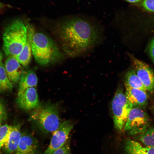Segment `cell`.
<instances>
[{
  "label": "cell",
  "mask_w": 154,
  "mask_h": 154,
  "mask_svg": "<svg viewBox=\"0 0 154 154\" xmlns=\"http://www.w3.org/2000/svg\"><path fill=\"white\" fill-rule=\"evenodd\" d=\"M64 54L70 57L85 56L104 42L103 26L95 21L78 16L68 17L56 28Z\"/></svg>",
  "instance_id": "1"
},
{
  "label": "cell",
  "mask_w": 154,
  "mask_h": 154,
  "mask_svg": "<svg viewBox=\"0 0 154 154\" xmlns=\"http://www.w3.org/2000/svg\"><path fill=\"white\" fill-rule=\"evenodd\" d=\"M32 54L39 65L45 66L60 60L63 54L56 42L40 33H34L32 43Z\"/></svg>",
  "instance_id": "2"
},
{
  "label": "cell",
  "mask_w": 154,
  "mask_h": 154,
  "mask_svg": "<svg viewBox=\"0 0 154 154\" xmlns=\"http://www.w3.org/2000/svg\"><path fill=\"white\" fill-rule=\"evenodd\" d=\"M27 30L22 20H13L5 28L3 37V49L8 56H16L23 49L26 42Z\"/></svg>",
  "instance_id": "3"
},
{
  "label": "cell",
  "mask_w": 154,
  "mask_h": 154,
  "mask_svg": "<svg viewBox=\"0 0 154 154\" xmlns=\"http://www.w3.org/2000/svg\"><path fill=\"white\" fill-rule=\"evenodd\" d=\"M28 120L45 133L53 132L62 123L57 106L52 104L40 105L31 112Z\"/></svg>",
  "instance_id": "4"
},
{
  "label": "cell",
  "mask_w": 154,
  "mask_h": 154,
  "mask_svg": "<svg viewBox=\"0 0 154 154\" xmlns=\"http://www.w3.org/2000/svg\"><path fill=\"white\" fill-rule=\"evenodd\" d=\"M133 107L126 98L123 88L119 86L112 102V109L114 126L120 132L124 127L129 112Z\"/></svg>",
  "instance_id": "5"
},
{
  "label": "cell",
  "mask_w": 154,
  "mask_h": 154,
  "mask_svg": "<svg viewBox=\"0 0 154 154\" xmlns=\"http://www.w3.org/2000/svg\"><path fill=\"white\" fill-rule=\"evenodd\" d=\"M149 117L146 112L142 108L133 107L123 129L130 135H139L149 128Z\"/></svg>",
  "instance_id": "6"
},
{
  "label": "cell",
  "mask_w": 154,
  "mask_h": 154,
  "mask_svg": "<svg viewBox=\"0 0 154 154\" xmlns=\"http://www.w3.org/2000/svg\"><path fill=\"white\" fill-rule=\"evenodd\" d=\"M133 69L147 92L154 91V72L147 64L128 54Z\"/></svg>",
  "instance_id": "7"
},
{
  "label": "cell",
  "mask_w": 154,
  "mask_h": 154,
  "mask_svg": "<svg viewBox=\"0 0 154 154\" xmlns=\"http://www.w3.org/2000/svg\"><path fill=\"white\" fill-rule=\"evenodd\" d=\"M74 125L73 123L69 120L64 121L53 132L50 143L44 154H52L64 145L68 140Z\"/></svg>",
  "instance_id": "8"
},
{
  "label": "cell",
  "mask_w": 154,
  "mask_h": 154,
  "mask_svg": "<svg viewBox=\"0 0 154 154\" xmlns=\"http://www.w3.org/2000/svg\"><path fill=\"white\" fill-rule=\"evenodd\" d=\"M17 100L18 106L26 110H34L40 105L36 87L29 88L18 93Z\"/></svg>",
  "instance_id": "9"
},
{
  "label": "cell",
  "mask_w": 154,
  "mask_h": 154,
  "mask_svg": "<svg viewBox=\"0 0 154 154\" xmlns=\"http://www.w3.org/2000/svg\"><path fill=\"white\" fill-rule=\"evenodd\" d=\"M39 145L33 136L27 133H22L17 149L14 154H36Z\"/></svg>",
  "instance_id": "10"
},
{
  "label": "cell",
  "mask_w": 154,
  "mask_h": 154,
  "mask_svg": "<svg viewBox=\"0 0 154 154\" xmlns=\"http://www.w3.org/2000/svg\"><path fill=\"white\" fill-rule=\"evenodd\" d=\"M125 96L133 107L142 108L148 104L147 92L142 90L125 86Z\"/></svg>",
  "instance_id": "11"
},
{
  "label": "cell",
  "mask_w": 154,
  "mask_h": 154,
  "mask_svg": "<svg viewBox=\"0 0 154 154\" xmlns=\"http://www.w3.org/2000/svg\"><path fill=\"white\" fill-rule=\"evenodd\" d=\"M27 37L25 44L21 52L15 56L24 67L27 66L30 63L32 54V43L33 36L35 33L34 29L30 24H27Z\"/></svg>",
  "instance_id": "12"
},
{
  "label": "cell",
  "mask_w": 154,
  "mask_h": 154,
  "mask_svg": "<svg viewBox=\"0 0 154 154\" xmlns=\"http://www.w3.org/2000/svg\"><path fill=\"white\" fill-rule=\"evenodd\" d=\"M22 66L15 56H8L4 66L8 77L12 83H17L20 81L24 71Z\"/></svg>",
  "instance_id": "13"
},
{
  "label": "cell",
  "mask_w": 154,
  "mask_h": 154,
  "mask_svg": "<svg viewBox=\"0 0 154 154\" xmlns=\"http://www.w3.org/2000/svg\"><path fill=\"white\" fill-rule=\"evenodd\" d=\"M21 126L19 124L12 126L8 138L3 146L6 153L11 154L16 151L22 135Z\"/></svg>",
  "instance_id": "14"
},
{
  "label": "cell",
  "mask_w": 154,
  "mask_h": 154,
  "mask_svg": "<svg viewBox=\"0 0 154 154\" xmlns=\"http://www.w3.org/2000/svg\"><path fill=\"white\" fill-rule=\"evenodd\" d=\"M125 149L126 154H154V147L130 139L125 141Z\"/></svg>",
  "instance_id": "15"
},
{
  "label": "cell",
  "mask_w": 154,
  "mask_h": 154,
  "mask_svg": "<svg viewBox=\"0 0 154 154\" xmlns=\"http://www.w3.org/2000/svg\"><path fill=\"white\" fill-rule=\"evenodd\" d=\"M18 93L23 92L31 87H36L38 78L35 73L32 70L23 71L19 81Z\"/></svg>",
  "instance_id": "16"
},
{
  "label": "cell",
  "mask_w": 154,
  "mask_h": 154,
  "mask_svg": "<svg viewBox=\"0 0 154 154\" xmlns=\"http://www.w3.org/2000/svg\"><path fill=\"white\" fill-rule=\"evenodd\" d=\"M124 80L125 86L140 89L147 92L133 68H129L127 71L124 75Z\"/></svg>",
  "instance_id": "17"
},
{
  "label": "cell",
  "mask_w": 154,
  "mask_h": 154,
  "mask_svg": "<svg viewBox=\"0 0 154 154\" xmlns=\"http://www.w3.org/2000/svg\"><path fill=\"white\" fill-rule=\"evenodd\" d=\"M13 86L7 75L4 65L0 62V93L11 90Z\"/></svg>",
  "instance_id": "18"
},
{
  "label": "cell",
  "mask_w": 154,
  "mask_h": 154,
  "mask_svg": "<svg viewBox=\"0 0 154 154\" xmlns=\"http://www.w3.org/2000/svg\"><path fill=\"white\" fill-rule=\"evenodd\" d=\"M138 136L139 142L145 146L154 147V127L148 128Z\"/></svg>",
  "instance_id": "19"
},
{
  "label": "cell",
  "mask_w": 154,
  "mask_h": 154,
  "mask_svg": "<svg viewBox=\"0 0 154 154\" xmlns=\"http://www.w3.org/2000/svg\"><path fill=\"white\" fill-rule=\"evenodd\" d=\"M11 127L12 126L7 124L0 127V150L7 140Z\"/></svg>",
  "instance_id": "20"
},
{
  "label": "cell",
  "mask_w": 154,
  "mask_h": 154,
  "mask_svg": "<svg viewBox=\"0 0 154 154\" xmlns=\"http://www.w3.org/2000/svg\"><path fill=\"white\" fill-rule=\"evenodd\" d=\"M52 154H71L68 141H67L64 145L56 150Z\"/></svg>",
  "instance_id": "21"
},
{
  "label": "cell",
  "mask_w": 154,
  "mask_h": 154,
  "mask_svg": "<svg viewBox=\"0 0 154 154\" xmlns=\"http://www.w3.org/2000/svg\"><path fill=\"white\" fill-rule=\"evenodd\" d=\"M142 5L147 11L154 12V0H143Z\"/></svg>",
  "instance_id": "22"
},
{
  "label": "cell",
  "mask_w": 154,
  "mask_h": 154,
  "mask_svg": "<svg viewBox=\"0 0 154 154\" xmlns=\"http://www.w3.org/2000/svg\"><path fill=\"white\" fill-rule=\"evenodd\" d=\"M149 51L150 56L154 63V38L151 40L149 43Z\"/></svg>",
  "instance_id": "23"
},
{
  "label": "cell",
  "mask_w": 154,
  "mask_h": 154,
  "mask_svg": "<svg viewBox=\"0 0 154 154\" xmlns=\"http://www.w3.org/2000/svg\"><path fill=\"white\" fill-rule=\"evenodd\" d=\"M7 117L5 110L0 101V121L5 120Z\"/></svg>",
  "instance_id": "24"
},
{
  "label": "cell",
  "mask_w": 154,
  "mask_h": 154,
  "mask_svg": "<svg viewBox=\"0 0 154 154\" xmlns=\"http://www.w3.org/2000/svg\"><path fill=\"white\" fill-rule=\"evenodd\" d=\"M127 1L131 3H134L142 1L143 0H126Z\"/></svg>",
  "instance_id": "25"
},
{
  "label": "cell",
  "mask_w": 154,
  "mask_h": 154,
  "mask_svg": "<svg viewBox=\"0 0 154 154\" xmlns=\"http://www.w3.org/2000/svg\"><path fill=\"white\" fill-rule=\"evenodd\" d=\"M2 56L1 53L0 52V62H2Z\"/></svg>",
  "instance_id": "26"
},
{
  "label": "cell",
  "mask_w": 154,
  "mask_h": 154,
  "mask_svg": "<svg viewBox=\"0 0 154 154\" xmlns=\"http://www.w3.org/2000/svg\"><path fill=\"white\" fill-rule=\"evenodd\" d=\"M1 126V123H0V127Z\"/></svg>",
  "instance_id": "27"
},
{
  "label": "cell",
  "mask_w": 154,
  "mask_h": 154,
  "mask_svg": "<svg viewBox=\"0 0 154 154\" xmlns=\"http://www.w3.org/2000/svg\"><path fill=\"white\" fill-rule=\"evenodd\" d=\"M1 121H0V123H1Z\"/></svg>",
  "instance_id": "28"
},
{
  "label": "cell",
  "mask_w": 154,
  "mask_h": 154,
  "mask_svg": "<svg viewBox=\"0 0 154 154\" xmlns=\"http://www.w3.org/2000/svg\"></svg>",
  "instance_id": "29"
}]
</instances>
